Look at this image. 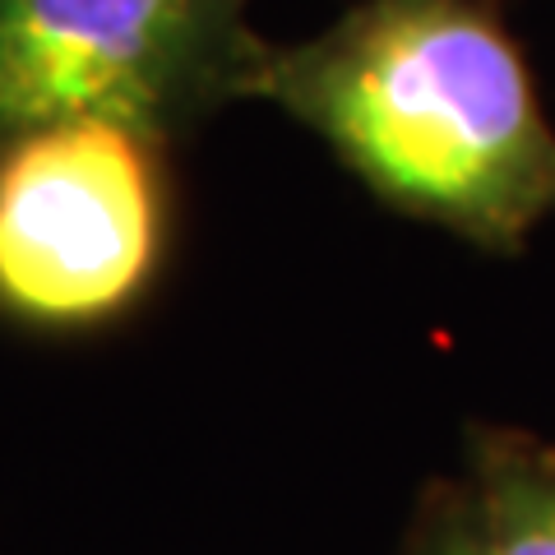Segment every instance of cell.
I'll return each instance as SVG.
<instances>
[{
  "instance_id": "1",
  "label": "cell",
  "mask_w": 555,
  "mask_h": 555,
  "mask_svg": "<svg viewBox=\"0 0 555 555\" xmlns=\"http://www.w3.org/2000/svg\"><path fill=\"white\" fill-rule=\"evenodd\" d=\"M250 102L301 120L389 208L491 255L555 218V126L481 0H361L315 38L269 42Z\"/></svg>"
},
{
  "instance_id": "4",
  "label": "cell",
  "mask_w": 555,
  "mask_h": 555,
  "mask_svg": "<svg viewBox=\"0 0 555 555\" xmlns=\"http://www.w3.org/2000/svg\"><path fill=\"white\" fill-rule=\"evenodd\" d=\"M444 555H555V454L486 440L467 486L426 518Z\"/></svg>"
},
{
  "instance_id": "2",
  "label": "cell",
  "mask_w": 555,
  "mask_h": 555,
  "mask_svg": "<svg viewBox=\"0 0 555 555\" xmlns=\"http://www.w3.org/2000/svg\"><path fill=\"white\" fill-rule=\"evenodd\" d=\"M264 47L246 0H0V149L83 120L167 144L246 102Z\"/></svg>"
},
{
  "instance_id": "3",
  "label": "cell",
  "mask_w": 555,
  "mask_h": 555,
  "mask_svg": "<svg viewBox=\"0 0 555 555\" xmlns=\"http://www.w3.org/2000/svg\"><path fill=\"white\" fill-rule=\"evenodd\" d=\"M163 144L120 126H51L0 149V320L98 334L167 264Z\"/></svg>"
},
{
  "instance_id": "5",
  "label": "cell",
  "mask_w": 555,
  "mask_h": 555,
  "mask_svg": "<svg viewBox=\"0 0 555 555\" xmlns=\"http://www.w3.org/2000/svg\"><path fill=\"white\" fill-rule=\"evenodd\" d=\"M412 555H444V546L430 532H422V537H416V546H412Z\"/></svg>"
}]
</instances>
